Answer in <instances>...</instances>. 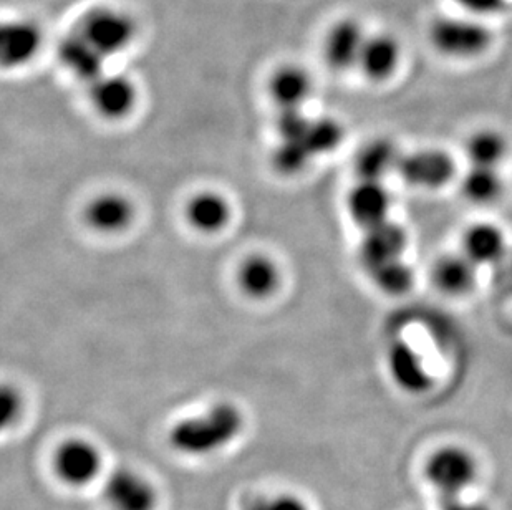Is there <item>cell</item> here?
Returning <instances> with one entry per match:
<instances>
[{
  "label": "cell",
  "instance_id": "obj_1",
  "mask_svg": "<svg viewBox=\"0 0 512 510\" xmlns=\"http://www.w3.org/2000/svg\"><path fill=\"white\" fill-rule=\"evenodd\" d=\"M242 414L236 406L216 405L198 418H189L174 424L170 431L171 448L184 456H209L226 448L239 436Z\"/></svg>",
  "mask_w": 512,
  "mask_h": 510
},
{
  "label": "cell",
  "instance_id": "obj_2",
  "mask_svg": "<svg viewBox=\"0 0 512 510\" xmlns=\"http://www.w3.org/2000/svg\"><path fill=\"white\" fill-rule=\"evenodd\" d=\"M428 40L441 57L469 62L493 49L496 37L484 19L474 15H440L428 27Z\"/></svg>",
  "mask_w": 512,
  "mask_h": 510
},
{
  "label": "cell",
  "instance_id": "obj_3",
  "mask_svg": "<svg viewBox=\"0 0 512 510\" xmlns=\"http://www.w3.org/2000/svg\"><path fill=\"white\" fill-rule=\"evenodd\" d=\"M78 34L102 57H115L135 44L138 27L130 14L116 7L98 5L78 20Z\"/></svg>",
  "mask_w": 512,
  "mask_h": 510
},
{
  "label": "cell",
  "instance_id": "obj_4",
  "mask_svg": "<svg viewBox=\"0 0 512 510\" xmlns=\"http://www.w3.org/2000/svg\"><path fill=\"white\" fill-rule=\"evenodd\" d=\"M425 476L441 499L463 496L478 476L473 454L459 446H443L426 461Z\"/></svg>",
  "mask_w": 512,
  "mask_h": 510
},
{
  "label": "cell",
  "instance_id": "obj_5",
  "mask_svg": "<svg viewBox=\"0 0 512 510\" xmlns=\"http://www.w3.org/2000/svg\"><path fill=\"white\" fill-rule=\"evenodd\" d=\"M398 176L408 186L420 189L445 188L456 176L453 156L438 148L411 151L401 154L397 168Z\"/></svg>",
  "mask_w": 512,
  "mask_h": 510
},
{
  "label": "cell",
  "instance_id": "obj_6",
  "mask_svg": "<svg viewBox=\"0 0 512 510\" xmlns=\"http://www.w3.org/2000/svg\"><path fill=\"white\" fill-rule=\"evenodd\" d=\"M343 128L332 118L310 120L307 130L294 140H284L279 146V159L285 168L299 171L317 154L330 153L340 145Z\"/></svg>",
  "mask_w": 512,
  "mask_h": 510
},
{
  "label": "cell",
  "instance_id": "obj_7",
  "mask_svg": "<svg viewBox=\"0 0 512 510\" xmlns=\"http://www.w3.org/2000/svg\"><path fill=\"white\" fill-rule=\"evenodd\" d=\"M54 469L63 484L88 486L102 471V454L85 439H68L55 453Z\"/></svg>",
  "mask_w": 512,
  "mask_h": 510
},
{
  "label": "cell",
  "instance_id": "obj_8",
  "mask_svg": "<svg viewBox=\"0 0 512 510\" xmlns=\"http://www.w3.org/2000/svg\"><path fill=\"white\" fill-rule=\"evenodd\" d=\"M367 37L360 20L353 17L337 20L324 37L325 62L335 72H347L350 68L358 67Z\"/></svg>",
  "mask_w": 512,
  "mask_h": 510
},
{
  "label": "cell",
  "instance_id": "obj_9",
  "mask_svg": "<svg viewBox=\"0 0 512 510\" xmlns=\"http://www.w3.org/2000/svg\"><path fill=\"white\" fill-rule=\"evenodd\" d=\"M103 497L112 510H155V487L150 481L130 469H118L108 477Z\"/></svg>",
  "mask_w": 512,
  "mask_h": 510
},
{
  "label": "cell",
  "instance_id": "obj_10",
  "mask_svg": "<svg viewBox=\"0 0 512 510\" xmlns=\"http://www.w3.org/2000/svg\"><path fill=\"white\" fill-rule=\"evenodd\" d=\"M44 44L39 25L29 19L7 20L0 30V58L5 68H17L32 62Z\"/></svg>",
  "mask_w": 512,
  "mask_h": 510
},
{
  "label": "cell",
  "instance_id": "obj_11",
  "mask_svg": "<svg viewBox=\"0 0 512 510\" xmlns=\"http://www.w3.org/2000/svg\"><path fill=\"white\" fill-rule=\"evenodd\" d=\"M403 62V47L400 40L390 32L368 34L363 45L358 68L370 82H388L397 75Z\"/></svg>",
  "mask_w": 512,
  "mask_h": 510
},
{
  "label": "cell",
  "instance_id": "obj_12",
  "mask_svg": "<svg viewBox=\"0 0 512 510\" xmlns=\"http://www.w3.org/2000/svg\"><path fill=\"white\" fill-rule=\"evenodd\" d=\"M387 366L393 383L408 395H423L433 386V376L420 353L405 340H397L388 348Z\"/></svg>",
  "mask_w": 512,
  "mask_h": 510
},
{
  "label": "cell",
  "instance_id": "obj_13",
  "mask_svg": "<svg viewBox=\"0 0 512 510\" xmlns=\"http://www.w3.org/2000/svg\"><path fill=\"white\" fill-rule=\"evenodd\" d=\"M406 246H408V234L405 229L397 222L388 219L365 231L360 244V260L363 267L368 272H372L380 265L401 259Z\"/></svg>",
  "mask_w": 512,
  "mask_h": 510
},
{
  "label": "cell",
  "instance_id": "obj_14",
  "mask_svg": "<svg viewBox=\"0 0 512 510\" xmlns=\"http://www.w3.org/2000/svg\"><path fill=\"white\" fill-rule=\"evenodd\" d=\"M347 206L353 221L367 231L388 221L392 196L378 181H360L348 194Z\"/></svg>",
  "mask_w": 512,
  "mask_h": 510
},
{
  "label": "cell",
  "instance_id": "obj_15",
  "mask_svg": "<svg viewBox=\"0 0 512 510\" xmlns=\"http://www.w3.org/2000/svg\"><path fill=\"white\" fill-rule=\"evenodd\" d=\"M90 100L105 118H123L136 103V88L123 75H102L90 83Z\"/></svg>",
  "mask_w": 512,
  "mask_h": 510
},
{
  "label": "cell",
  "instance_id": "obj_16",
  "mask_svg": "<svg viewBox=\"0 0 512 510\" xmlns=\"http://www.w3.org/2000/svg\"><path fill=\"white\" fill-rule=\"evenodd\" d=\"M431 279L441 294L463 297L478 282V265H474L463 252L446 254L436 260L431 270Z\"/></svg>",
  "mask_w": 512,
  "mask_h": 510
},
{
  "label": "cell",
  "instance_id": "obj_17",
  "mask_svg": "<svg viewBox=\"0 0 512 510\" xmlns=\"http://www.w3.org/2000/svg\"><path fill=\"white\" fill-rule=\"evenodd\" d=\"M58 60L68 72L80 78L82 82H95L103 75V65L107 58L102 57L77 30L65 35L58 44Z\"/></svg>",
  "mask_w": 512,
  "mask_h": 510
},
{
  "label": "cell",
  "instance_id": "obj_18",
  "mask_svg": "<svg viewBox=\"0 0 512 510\" xmlns=\"http://www.w3.org/2000/svg\"><path fill=\"white\" fill-rule=\"evenodd\" d=\"M461 252L478 267L496 264L506 252V236L496 224L476 222L463 232Z\"/></svg>",
  "mask_w": 512,
  "mask_h": 510
},
{
  "label": "cell",
  "instance_id": "obj_19",
  "mask_svg": "<svg viewBox=\"0 0 512 510\" xmlns=\"http://www.w3.org/2000/svg\"><path fill=\"white\" fill-rule=\"evenodd\" d=\"M269 92L281 110H300L312 92V78L304 68L285 65L272 75Z\"/></svg>",
  "mask_w": 512,
  "mask_h": 510
},
{
  "label": "cell",
  "instance_id": "obj_20",
  "mask_svg": "<svg viewBox=\"0 0 512 510\" xmlns=\"http://www.w3.org/2000/svg\"><path fill=\"white\" fill-rule=\"evenodd\" d=\"M401 154L387 138H378L363 146L355 159V171L360 181L382 183L387 174L397 171Z\"/></svg>",
  "mask_w": 512,
  "mask_h": 510
},
{
  "label": "cell",
  "instance_id": "obj_21",
  "mask_svg": "<svg viewBox=\"0 0 512 510\" xmlns=\"http://www.w3.org/2000/svg\"><path fill=\"white\" fill-rule=\"evenodd\" d=\"M459 189L468 203L488 206L503 196L504 181L498 168L471 166L461 178Z\"/></svg>",
  "mask_w": 512,
  "mask_h": 510
},
{
  "label": "cell",
  "instance_id": "obj_22",
  "mask_svg": "<svg viewBox=\"0 0 512 510\" xmlns=\"http://www.w3.org/2000/svg\"><path fill=\"white\" fill-rule=\"evenodd\" d=\"M508 150L506 138L499 131L489 128L474 131L464 145L471 166L481 168H498L499 163H503V159L506 158Z\"/></svg>",
  "mask_w": 512,
  "mask_h": 510
},
{
  "label": "cell",
  "instance_id": "obj_23",
  "mask_svg": "<svg viewBox=\"0 0 512 510\" xmlns=\"http://www.w3.org/2000/svg\"><path fill=\"white\" fill-rule=\"evenodd\" d=\"M131 214H133V209L128 201L120 196H115V194L95 199L87 209L90 226L103 232L120 231L123 227L128 226Z\"/></svg>",
  "mask_w": 512,
  "mask_h": 510
},
{
  "label": "cell",
  "instance_id": "obj_24",
  "mask_svg": "<svg viewBox=\"0 0 512 510\" xmlns=\"http://www.w3.org/2000/svg\"><path fill=\"white\" fill-rule=\"evenodd\" d=\"M188 217L199 231H219L228 222L229 207L216 194H199L188 206Z\"/></svg>",
  "mask_w": 512,
  "mask_h": 510
},
{
  "label": "cell",
  "instance_id": "obj_25",
  "mask_svg": "<svg viewBox=\"0 0 512 510\" xmlns=\"http://www.w3.org/2000/svg\"><path fill=\"white\" fill-rule=\"evenodd\" d=\"M242 289L254 297H266L276 289L277 269L266 257H251L239 272Z\"/></svg>",
  "mask_w": 512,
  "mask_h": 510
},
{
  "label": "cell",
  "instance_id": "obj_26",
  "mask_svg": "<svg viewBox=\"0 0 512 510\" xmlns=\"http://www.w3.org/2000/svg\"><path fill=\"white\" fill-rule=\"evenodd\" d=\"M368 274L372 277L373 284L387 295L406 294L415 284V270L403 259L387 262Z\"/></svg>",
  "mask_w": 512,
  "mask_h": 510
},
{
  "label": "cell",
  "instance_id": "obj_27",
  "mask_svg": "<svg viewBox=\"0 0 512 510\" xmlns=\"http://www.w3.org/2000/svg\"><path fill=\"white\" fill-rule=\"evenodd\" d=\"M244 510H310L300 497L292 494H277V496L256 497Z\"/></svg>",
  "mask_w": 512,
  "mask_h": 510
},
{
  "label": "cell",
  "instance_id": "obj_28",
  "mask_svg": "<svg viewBox=\"0 0 512 510\" xmlns=\"http://www.w3.org/2000/svg\"><path fill=\"white\" fill-rule=\"evenodd\" d=\"M464 14L474 15L479 19H488L503 14L508 10L511 0H453Z\"/></svg>",
  "mask_w": 512,
  "mask_h": 510
},
{
  "label": "cell",
  "instance_id": "obj_29",
  "mask_svg": "<svg viewBox=\"0 0 512 510\" xmlns=\"http://www.w3.org/2000/svg\"><path fill=\"white\" fill-rule=\"evenodd\" d=\"M20 411V400L14 390L5 386L2 390V423L4 426L12 423Z\"/></svg>",
  "mask_w": 512,
  "mask_h": 510
},
{
  "label": "cell",
  "instance_id": "obj_30",
  "mask_svg": "<svg viewBox=\"0 0 512 510\" xmlns=\"http://www.w3.org/2000/svg\"><path fill=\"white\" fill-rule=\"evenodd\" d=\"M441 510H489L481 502L466 501L463 496L441 499Z\"/></svg>",
  "mask_w": 512,
  "mask_h": 510
}]
</instances>
